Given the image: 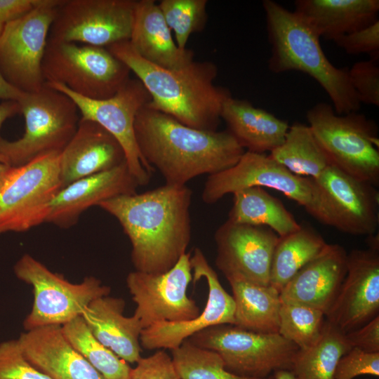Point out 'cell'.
Segmentation results:
<instances>
[{"label":"cell","instance_id":"6da1fadb","mask_svg":"<svg viewBox=\"0 0 379 379\" xmlns=\"http://www.w3.org/2000/svg\"><path fill=\"white\" fill-rule=\"evenodd\" d=\"M192 197L186 185L165 184L114 197L98 206L115 218L128 237L135 270L162 274L186 253L190 243Z\"/></svg>","mask_w":379,"mask_h":379},{"label":"cell","instance_id":"7a4b0ae2","mask_svg":"<svg viewBox=\"0 0 379 379\" xmlns=\"http://www.w3.org/2000/svg\"><path fill=\"white\" fill-rule=\"evenodd\" d=\"M134 132L145 164L171 185H185L199 175L225 171L245 152L227 130L194 128L147 104L135 117Z\"/></svg>","mask_w":379,"mask_h":379},{"label":"cell","instance_id":"3957f363","mask_svg":"<svg viewBox=\"0 0 379 379\" xmlns=\"http://www.w3.org/2000/svg\"><path fill=\"white\" fill-rule=\"evenodd\" d=\"M142 84L150 96L148 107L182 124L200 130L217 131L224 102L230 91L214 84L218 67L210 61H192L177 69L149 62L129 41L107 47Z\"/></svg>","mask_w":379,"mask_h":379},{"label":"cell","instance_id":"277c9868","mask_svg":"<svg viewBox=\"0 0 379 379\" xmlns=\"http://www.w3.org/2000/svg\"><path fill=\"white\" fill-rule=\"evenodd\" d=\"M271 46L268 68L274 73L298 71L323 88L338 114L358 112L361 103L351 85L349 69L338 68L326 58L320 37L294 12L272 1H262Z\"/></svg>","mask_w":379,"mask_h":379},{"label":"cell","instance_id":"5b68a950","mask_svg":"<svg viewBox=\"0 0 379 379\" xmlns=\"http://www.w3.org/2000/svg\"><path fill=\"white\" fill-rule=\"evenodd\" d=\"M308 126L331 164L375 187L379 183V138L375 121L358 112L338 114L319 102L307 112Z\"/></svg>","mask_w":379,"mask_h":379},{"label":"cell","instance_id":"8992f818","mask_svg":"<svg viewBox=\"0 0 379 379\" xmlns=\"http://www.w3.org/2000/svg\"><path fill=\"white\" fill-rule=\"evenodd\" d=\"M60 154L48 153L20 166L0 163V234L24 232L46 222L62 188Z\"/></svg>","mask_w":379,"mask_h":379},{"label":"cell","instance_id":"52a82bcc","mask_svg":"<svg viewBox=\"0 0 379 379\" xmlns=\"http://www.w3.org/2000/svg\"><path fill=\"white\" fill-rule=\"evenodd\" d=\"M25 119L23 135L14 141L0 136V153L8 164L20 166L41 155L61 152L75 133L79 109L67 95L45 84L18 101Z\"/></svg>","mask_w":379,"mask_h":379},{"label":"cell","instance_id":"ba28073f","mask_svg":"<svg viewBox=\"0 0 379 379\" xmlns=\"http://www.w3.org/2000/svg\"><path fill=\"white\" fill-rule=\"evenodd\" d=\"M42 72L46 83L60 84L93 100L114 95L131 73L107 48L48 39Z\"/></svg>","mask_w":379,"mask_h":379},{"label":"cell","instance_id":"9c48e42d","mask_svg":"<svg viewBox=\"0 0 379 379\" xmlns=\"http://www.w3.org/2000/svg\"><path fill=\"white\" fill-rule=\"evenodd\" d=\"M222 358L225 368L238 375L263 378L278 370L291 369L299 348L278 333H258L234 324H218L187 339Z\"/></svg>","mask_w":379,"mask_h":379},{"label":"cell","instance_id":"30bf717a","mask_svg":"<svg viewBox=\"0 0 379 379\" xmlns=\"http://www.w3.org/2000/svg\"><path fill=\"white\" fill-rule=\"evenodd\" d=\"M17 278L32 286L34 300L23 321L25 331L60 325L81 316L93 300L109 295L111 288L93 276L74 284L51 271L32 255L25 253L15 264Z\"/></svg>","mask_w":379,"mask_h":379},{"label":"cell","instance_id":"8fae6325","mask_svg":"<svg viewBox=\"0 0 379 379\" xmlns=\"http://www.w3.org/2000/svg\"><path fill=\"white\" fill-rule=\"evenodd\" d=\"M307 212L321 223L352 235L375 234L379 224L376 187L329 166L312 179Z\"/></svg>","mask_w":379,"mask_h":379},{"label":"cell","instance_id":"7c38bea8","mask_svg":"<svg viewBox=\"0 0 379 379\" xmlns=\"http://www.w3.org/2000/svg\"><path fill=\"white\" fill-rule=\"evenodd\" d=\"M60 1L42 0L9 22L0 36V72L8 82L24 93L36 92L45 86L42 62Z\"/></svg>","mask_w":379,"mask_h":379},{"label":"cell","instance_id":"4fadbf2b","mask_svg":"<svg viewBox=\"0 0 379 379\" xmlns=\"http://www.w3.org/2000/svg\"><path fill=\"white\" fill-rule=\"evenodd\" d=\"M135 0H61L48 40L107 48L129 41Z\"/></svg>","mask_w":379,"mask_h":379},{"label":"cell","instance_id":"5bb4252c","mask_svg":"<svg viewBox=\"0 0 379 379\" xmlns=\"http://www.w3.org/2000/svg\"><path fill=\"white\" fill-rule=\"evenodd\" d=\"M46 84L69 97L77 105L81 118L95 121L111 133L123 147L128 168L139 185L148 184L154 170L140 155L134 122L139 110L149 102L150 96L137 78H130L114 95L102 100L81 96L58 83Z\"/></svg>","mask_w":379,"mask_h":379},{"label":"cell","instance_id":"9a60e30c","mask_svg":"<svg viewBox=\"0 0 379 379\" xmlns=\"http://www.w3.org/2000/svg\"><path fill=\"white\" fill-rule=\"evenodd\" d=\"M253 187L277 190L305 208L311 201L313 183L311 178L291 173L270 155L245 151L235 165L208 176L201 198L211 204L228 194Z\"/></svg>","mask_w":379,"mask_h":379},{"label":"cell","instance_id":"2e32d148","mask_svg":"<svg viewBox=\"0 0 379 379\" xmlns=\"http://www.w3.org/2000/svg\"><path fill=\"white\" fill-rule=\"evenodd\" d=\"M214 239L215 265L225 277L270 285L272 255L279 239L272 230L227 220L216 230Z\"/></svg>","mask_w":379,"mask_h":379},{"label":"cell","instance_id":"e0dca14e","mask_svg":"<svg viewBox=\"0 0 379 379\" xmlns=\"http://www.w3.org/2000/svg\"><path fill=\"white\" fill-rule=\"evenodd\" d=\"M379 313V248L347 253V272L326 320L347 333Z\"/></svg>","mask_w":379,"mask_h":379},{"label":"cell","instance_id":"ac0fdd59","mask_svg":"<svg viewBox=\"0 0 379 379\" xmlns=\"http://www.w3.org/2000/svg\"><path fill=\"white\" fill-rule=\"evenodd\" d=\"M138 186L126 161L109 170L79 179L55 195L46 222L62 229L70 228L89 208L114 197L135 194Z\"/></svg>","mask_w":379,"mask_h":379},{"label":"cell","instance_id":"d6986e66","mask_svg":"<svg viewBox=\"0 0 379 379\" xmlns=\"http://www.w3.org/2000/svg\"><path fill=\"white\" fill-rule=\"evenodd\" d=\"M347 253L337 244H328L300 270L279 293L281 302L309 306L327 314L347 272Z\"/></svg>","mask_w":379,"mask_h":379},{"label":"cell","instance_id":"ffe728a7","mask_svg":"<svg viewBox=\"0 0 379 379\" xmlns=\"http://www.w3.org/2000/svg\"><path fill=\"white\" fill-rule=\"evenodd\" d=\"M124 161L125 153L118 140L98 124L81 117L75 133L60 154L62 188Z\"/></svg>","mask_w":379,"mask_h":379},{"label":"cell","instance_id":"44dd1931","mask_svg":"<svg viewBox=\"0 0 379 379\" xmlns=\"http://www.w3.org/2000/svg\"><path fill=\"white\" fill-rule=\"evenodd\" d=\"M18 340L27 359L51 379H104L67 340L60 325L25 331Z\"/></svg>","mask_w":379,"mask_h":379},{"label":"cell","instance_id":"7402d4cb","mask_svg":"<svg viewBox=\"0 0 379 379\" xmlns=\"http://www.w3.org/2000/svg\"><path fill=\"white\" fill-rule=\"evenodd\" d=\"M125 301L109 295L91 301L81 317L94 337L128 364L141 357L140 338L143 328L134 316L124 314Z\"/></svg>","mask_w":379,"mask_h":379},{"label":"cell","instance_id":"603a6c76","mask_svg":"<svg viewBox=\"0 0 379 379\" xmlns=\"http://www.w3.org/2000/svg\"><path fill=\"white\" fill-rule=\"evenodd\" d=\"M129 42L142 58L161 67L177 69L194 60V53L180 48L173 39L171 30L154 0L136 1Z\"/></svg>","mask_w":379,"mask_h":379},{"label":"cell","instance_id":"cb8c5ba5","mask_svg":"<svg viewBox=\"0 0 379 379\" xmlns=\"http://www.w3.org/2000/svg\"><path fill=\"white\" fill-rule=\"evenodd\" d=\"M294 13L320 38L328 40L378 20V0H297Z\"/></svg>","mask_w":379,"mask_h":379},{"label":"cell","instance_id":"d4e9b609","mask_svg":"<svg viewBox=\"0 0 379 379\" xmlns=\"http://www.w3.org/2000/svg\"><path fill=\"white\" fill-rule=\"evenodd\" d=\"M220 117L245 151L255 153L271 152L279 147L289 128L286 121L232 95L224 102Z\"/></svg>","mask_w":379,"mask_h":379},{"label":"cell","instance_id":"484cf974","mask_svg":"<svg viewBox=\"0 0 379 379\" xmlns=\"http://www.w3.org/2000/svg\"><path fill=\"white\" fill-rule=\"evenodd\" d=\"M235 305L234 325L254 332L278 333L281 305L279 292L239 277H226Z\"/></svg>","mask_w":379,"mask_h":379},{"label":"cell","instance_id":"4316f807","mask_svg":"<svg viewBox=\"0 0 379 379\" xmlns=\"http://www.w3.org/2000/svg\"><path fill=\"white\" fill-rule=\"evenodd\" d=\"M233 194V205L228 220L272 230L279 237L288 235L301 225L277 198L262 187L244 189Z\"/></svg>","mask_w":379,"mask_h":379},{"label":"cell","instance_id":"83f0119b","mask_svg":"<svg viewBox=\"0 0 379 379\" xmlns=\"http://www.w3.org/2000/svg\"><path fill=\"white\" fill-rule=\"evenodd\" d=\"M327 244L312 227L302 225L297 231L279 237L272 255L270 285L280 293L296 273L315 258Z\"/></svg>","mask_w":379,"mask_h":379},{"label":"cell","instance_id":"f1b7e54d","mask_svg":"<svg viewBox=\"0 0 379 379\" xmlns=\"http://www.w3.org/2000/svg\"><path fill=\"white\" fill-rule=\"evenodd\" d=\"M269 155L291 173L311 179L331 165L310 127L298 122L289 126L283 143Z\"/></svg>","mask_w":379,"mask_h":379},{"label":"cell","instance_id":"f546056e","mask_svg":"<svg viewBox=\"0 0 379 379\" xmlns=\"http://www.w3.org/2000/svg\"><path fill=\"white\" fill-rule=\"evenodd\" d=\"M351 348L345 333L326 319L320 338L311 347L298 350L291 371L296 379H334L339 359Z\"/></svg>","mask_w":379,"mask_h":379},{"label":"cell","instance_id":"4dcf8cb0","mask_svg":"<svg viewBox=\"0 0 379 379\" xmlns=\"http://www.w3.org/2000/svg\"><path fill=\"white\" fill-rule=\"evenodd\" d=\"M70 344L104 379H129L132 368L92 334L81 316L62 326Z\"/></svg>","mask_w":379,"mask_h":379},{"label":"cell","instance_id":"1f68e13d","mask_svg":"<svg viewBox=\"0 0 379 379\" xmlns=\"http://www.w3.org/2000/svg\"><path fill=\"white\" fill-rule=\"evenodd\" d=\"M171 358L180 379H274L248 378L228 371L220 355L214 351L195 346L185 340L171 350Z\"/></svg>","mask_w":379,"mask_h":379},{"label":"cell","instance_id":"d6a6232c","mask_svg":"<svg viewBox=\"0 0 379 379\" xmlns=\"http://www.w3.org/2000/svg\"><path fill=\"white\" fill-rule=\"evenodd\" d=\"M325 317L322 311L309 306L281 302L278 333L300 350L307 349L320 338Z\"/></svg>","mask_w":379,"mask_h":379},{"label":"cell","instance_id":"836d02e7","mask_svg":"<svg viewBox=\"0 0 379 379\" xmlns=\"http://www.w3.org/2000/svg\"><path fill=\"white\" fill-rule=\"evenodd\" d=\"M207 2V0H162L158 4L180 48H186L190 36L205 27Z\"/></svg>","mask_w":379,"mask_h":379},{"label":"cell","instance_id":"e575fe53","mask_svg":"<svg viewBox=\"0 0 379 379\" xmlns=\"http://www.w3.org/2000/svg\"><path fill=\"white\" fill-rule=\"evenodd\" d=\"M0 379H51L25 357L18 339L0 343Z\"/></svg>","mask_w":379,"mask_h":379},{"label":"cell","instance_id":"d590c367","mask_svg":"<svg viewBox=\"0 0 379 379\" xmlns=\"http://www.w3.org/2000/svg\"><path fill=\"white\" fill-rule=\"evenodd\" d=\"M375 59L359 61L349 69L351 85L360 103L379 105V67Z\"/></svg>","mask_w":379,"mask_h":379},{"label":"cell","instance_id":"8d00e7d4","mask_svg":"<svg viewBox=\"0 0 379 379\" xmlns=\"http://www.w3.org/2000/svg\"><path fill=\"white\" fill-rule=\"evenodd\" d=\"M363 375L379 376V352H366L352 347L339 359L334 379H353Z\"/></svg>","mask_w":379,"mask_h":379},{"label":"cell","instance_id":"74e56055","mask_svg":"<svg viewBox=\"0 0 379 379\" xmlns=\"http://www.w3.org/2000/svg\"><path fill=\"white\" fill-rule=\"evenodd\" d=\"M333 41L347 54H368L372 59L378 60L379 20H376L364 28L338 36Z\"/></svg>","mask_w":379,"mask_h":379},{"label":"cell","instance_id":"f35d334b","mask_svg":"<svg viewBox=\"0 0 379 379\" xmlns=\"http://www.w3.org/2000/svg\"><path fill=\"white\" fill-rule=\"evenodd\" d=\"M129 379H180L171 356L159 350L147 357H141L132 368Z\"/></svg>","mask_w":379,"mask_h":379},{"label":"cell","instance_id":"ab89813d","mask_svg":"<svg viewBox=\"0 0 379 379\" xmlns=\"http://www.w3.org/2000/svg\"><path fill=\"white\" fill-rule=\"evenodd\" d=\"M345 336L352 347L366 352H379V315L359 328L345 333Z\"/></svg>","mask_w":379,"mask_h":379},{"label":"cell","instance_id":"60d3db41","mask_svg":"<svg viewBox=\"0 0 379 379\" xmlns=\"http://www.w3.org/2000/svg\"><path fill=\"white\" fill-rule=\"evenodd\" d=\"M41 1L42 0H0V36L9 22L28 13Z\"/></svg>","mask_w":379,"mask_h":379},{"label":"cell","instance_id":"b9f144b4","mask_svg":"<svg viewBox=\"0 0 379 379\" xmlns=\"http://www.w3.org/2000/svg\"><path fill=\"white\" fill-rule=\"evenodd\" d=\"M24 94V92L18 90L8 82L0 72V99L4 101H18Z\"/></svg>","mask_w":379,"mask_h":379},{"label":"cell","instance_id":"7bdbcfd3","mask_svg":"<svg viewBox=\"0 0 379 379\" xmlns=\"http://www.w3.org/2000/svg\"><path fill=\"white\" fill-rule=\"evenodd\" d=\"M20 113L18 101L6 100L0 103V131L4 123L9 118Z\"/></svg>","mask_w":379,"mask_h":379},{"label":"cell","instance_id":"ee69618b","mask_svg":"<svg viewBox=\"0 0 379 379\" xmlns=\"http://www.w3.org/2000/svg\"><path fill=\"white\" fill-rule=\"evenodd\" d=\"M273 376L274 379H296L291 371L286 369L275 371Z\"/></svg>","mask_w":379,"mask_h":379},{"label":"cell","instance_id":"f6af8a7d","mask_svg":"<svg viewBox=\"0 0 379 379\" xmlns=\"http://www.w3.org/2000/svg\"><path fill=\"white\" fill-rule=\"evenodd\" d=\"M0 163L8 164L6 159L0 153Z\"/></svg>","mask_w":379,"mask_h":379},{"label":"cell","instance_id":"bcb514c9","mask_svg":"<svg viewBox=\"0 0 379 379\" xmlns=\"http://www.w3.org/2000/svg\"><path fill=\"white\" fill-rule=\"evenodd\" d=\"M366 379H369V378H366Z\"/></svg>","mask_w":379,"mask_h":379}]
</instances>
